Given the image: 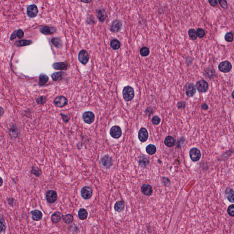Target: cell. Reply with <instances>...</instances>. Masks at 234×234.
<instances>
[{
  "label": "cell",
  "mask_w": 234,
  "mask_h": 234,
  "mask_svg": "<svg viewBox=\"0 0 234 234\" xmlns=\"http://www.w3.org/2000/svg\"><path fill=\"white\" fill-rule=\"evenodd\" d=\"M123 96L124 99L126 101L132 100L135 96L134 90L132 87L130 86H125L123 89Z\"/></svg>",
  "instance_id": "1"
},
{
  "label": "cell",
  "mask_w": 234,
  "mask_h": 234,
  "mask_svg": "<svg viewBox=\"0 0 234 234\" xmlns=\"http://www.w3.org/2000/svg\"><path fill=\"white\" fill-rule=\"evenodd\" d=\"M190 158L194 162L199 161L201 158V152L198 148H193L189 151Z\"/></svg>",
  "instance_id": "2"
},
{
  "label": "cell",
  "mask_w": 234,
  "mask_h": 234,
  "mask_svg": "<svg viewBox=\"0 0 234 234\" xmlns=\"http://www.w3.org/2000/svg\"><path fill=\"white\" fill-rule=\"evenodd\" d=\"M218 68L220 71L224 73H228L231 70L232 65L230 62L228 61H224L220 63Z\"/></svg>",
  "instance_id": "3"
},
{
  "label": "cell",
  "mask_w": 234,
  "mask_h": 234,
  "mask_svg": "<svg viewBox=\"0 0 234 234\" xmlns=\"http://www.w3.org/2000/svg\"><path fill=\"white\" fill-rule=\"evenodd\" d=\"M196 86L197 88L198 89V91L201 93H205L209 89L208 83L203 80L197 82Z\"/></svg>",
  "instance_id": "4"
},
{
  "label": "cell",
  "mask_w": 234,
  "mask_h": 234,
  "mask_svg": "<svg viewBox=\"0 0 234 234\" xmlns=\"http://www.w3.org/2000/svg\"><path fill=\"white\" fill-rule=\"evenodd\" d=\"M38 12L39 10L38 7L35 5H31L27 8V14L30 18H35L38 15Z\"/></svg>",
  "instance_id": "5"
},
{
  "label": "cell",
  "mask_w": 234,
  "mask_h": 234,
  "mask_svg": "<svg viewBox=\"0 0 234 234\" xmlns=\"http://www.w3.org/2000/svg\"><path fill=\"white\" fill-rule=\"evenodd\" d=\"M122 27V23L120 20L116 19L114 20L111 26L110 30L112 32L116 33L121 30Z\"/></svg>",
  "instance_id": "6"
},
{
  "label": "cell",
  "mask_w": 234,
  "mask_h": 234,
  "mask_svg": "<svg viewBox=\"0 0 234 234\" xmlns=\"http://www.w3.org/2000/svg\"><path fill=\"white\" fill-rule=\"evenodd\" d=\"M89 56V54L85 50H82L78 55V60L83 65H86L88 62Z\"/></svg>",
  "instance_id": "7"
},
{
  "label": "cell",
  "mask_w": 234,
  "mask_h": 234,
  "mask_svg": "<svg viewBox=\"0 0 234 234\" xmlns=\"http://www.w3.org/2000/svg\"><path fill=\"white\" fill-rule=\"evenodd\" d=\"M103 166L107 168H110L113 164V159L109 155H105L101 159Z\"/></svg>",
  "instance_id": "8"
},
{
  "label": "cell",
  "mask_w": 234,
  "mask_h": 234,
  "mask_svg": "<svg viewBox=\"0 0 234 234\" xmlns=\"http://www.w3.org/2000/svg\"><path fill=\"white\" fill-rule=\"evenodd\" d=\"M81 196L85 199H89L93 195L92 189L88 187H84L81 190Z\"/></svg>",
  "instance_id": "9"
},
{
  "label": "cell",
  "mask_w": 234,
  "mask_h": 234,
  "mask_svg": "<svg viewBox=\"0 0 234 234\" xmlns=\"http://www.w3.org/2000/svg\"><path fill=\"white\" fill-rule=\"evenodd\" d=\"M67 99L63 96H58L55 98L54 103L57 107H62L67 104Z\"/></svg>",
  "instance_id": "10"
},
{
  "label": "cell",
  "mask_w": 234,
  "mask_h": 234,
  "mask_svg": "<svg viewBox=\"0 0 234 234\" xmlns=\"http://www.w3.org/2000/svg\"><path fill=\"white\" fill-rule=\"evenodd\" d=\"M46 199L47 202L49 203H54L57 199L56 192L54 190H50L47 193Z\"/></svg>",
  "instance_id": "11"
},
{
  "label": "cell",
  "mask_w": 234,
  "mask_h": 234,
  "mask_svg": "<svg viewBox=\"0 0 234 234\" xmlns=\"http://www.w3.org/2000/svg\"><path fill=\"white\" fill-rule=\"evenodd\" d=\"M110 134L112 137L115 139H118L121 136L122 130L118 126H113L111 129Z\"/></svg>",
  "instance_id": "12"
},
{
  "label": "cell",
  "mask_w": 234,
  "mask_h": 234,
  "mask_svg": "<svg viewBox=\"0 0 234 234\" xmlns=\"http://www.w3.org/2000/svg\"><path fill=\"white\" fill-rule=\"evenodd\" d=\"M149 137L148 131L144 128L140 129L138 134L139 139L141 142H145L147 140Z\"/></svg>",
  "instance_id": "13"
},
{
  "label": "cell",
  "mask_w": 234,
  "mask_h": 234,
  "mask_svg": "<svg viewBox=\"0 0 234 234\" xmlns=\"http://www.w3.org/2000/svg\"><path fill=\"white\" fill-rule=\"evenodd\" d=\"M83 118L85 123L88 124H91L94 121L95 115L93 113L91 112H86L83 114Z\"/></svg>",
  "instance_id": "14"
},
{
  "label": "cell",
  "mask_w": 234,
  "mask_h": 234,
  "mask_svg": "<svg viewBox=\"0 0 234 234\" xmlns=\"http://www.w3.org/2000/svg\"><path fill=\"white\" fill-rule=\"evenodd\" d=\"M196 92V88L193 83H189L186 88V93L188 96L193 97Z\"/></svg>",
  "instance_id": "15"
},
{
  "label": "cell",
  "mask_w": 234,
  "mask_h": 234,
  "mask_svg": "<svg viewBox=\"0 0 234 234\" xmlns=\"http://www.w3.org/2000/svg\"><path fill=\"white\" fill-rule=\"evenodd\" d=\"M56 31V29L54 28L51 27L44 26L40 29V31L41 33L44 35H50L53 34Z\"/></svg>",
  "instance_id": "16"
},
{
  "label": "cell",
  "mask_w": 234,
  "mask_h": 234,
  "mask_svg": "<svg viewBox=\"0 0 234 234\" xmlns=\"http://www.w3.org/2000/svg\"><path fill=\"white\" fill-rule=\"evenodd\" d=\"M141 191L145 195L150 196L152 193V188L150 185L144 184L142 186Z\"/></svg>",
  "instance_id": "17"
},
{
  "label": "cell",
  "mask_w": 234,
  "mask_h": 234,
  "mask_svg": "<svg viewBox=\"0 0 234 234\" xmlns=\"http://www.w3.org/2000/svg\"><path fill=\"white\" fill-rule=\"evenodd\" d=\"M32 218L35 221H39L42 220L43 214L42 212L39 210H34L31 212Z\"/></svg>",
  "instance_id": "18"
},
{
  "label": "cell",
  "mask_w": 234,
  "mask_h": 234,
  "mask_svg": "<svg viewBox=\"0 0 234 234\" xmlns=\"http://www.w3.org/2000/svg\"><path fill=\"white\" fill-rule=\"evenodd\" d=\"M68 64L65 62L55 63L53 65V67L54 69L57 70H66L68 69Z\"/></svg>",
  "instance_id": "19"
},
{
  "label": "cell",
  "mask_w": 234,
  "mask_h": 234,
  "mask_svg": "<svg viewBox=\"0 0 234 234\" xmlns=\"http://www.w3.org/2000/svg\"><path fill=\"white\" fill-rule=\"evenodd\" d=\"M66 74L64 72H58L53 73L51 76L52 78L54 81H61L63 79Z\"/></svg>",
  "instance_id": "20"
},
{
  "label": "cell",
  "mask_w": 234,
  "mask_h": 234,
  "mask_svg": "<svg viewBox=\"0 0 234 234\" xmlns=\"http://www.w3.org/2000/svg\"><path fill=\"white\" fill-rule=\"evenodd\" d=\"M164 143L167 146L171 147L173 146L176 143V140L173 137L171 136H168L165 139Z\"/></svg>",
  "instance_id": "21"
},
{
  "label": "cell",
  "mask_w": 234,
  "mask_h": 234,
  "mask_svg": "<svg viewBox=\"0 0 234 234\" xmlns=\"http://www.w3.org/2000/svg\"><path fill=\"white\" fill-rule=\"evenodd\" d=\"M63 215L62 214L59 212H56L52 214L51 216V220L54 223H58L60 221L61 219L63 217Z\"/></svg>",
  "instance_id": "22"
},
{
  "label": "cell",
  "mask_w": 234,
  "mask_h": 234,
  "mask_svg": "<svg viewBox=\"0 0 234 234\" xmlns=\"http://www.w3.org/2000/svg\"><path fill=\"white\" fill-rule=\"evenodd\" d=\"M33 42L29 40H22L20 41H17L15 43V45L18 47L25 46H29L32 44Z\"/></svg>",
  "instance_id": "23"
},
{
  "label": "cell",
  "mask_w": 234,
  "mask_h": 234,
  "mask_svg": "<svg viewBox=\"0 0 234 234\" xmlns=\"http://www.w3.org/2000/svg\"><path fill=\"white\" fill-rule=\"evenodd\" d=\"M125 203L124 201H120L117 202L114 205V209L117 212H120L123 211L124 208Z\"/></svg>",
  "instance_id": "24"
},
{
  "label": "cell",
  "mask_w": 234,
  "mask_h": 234,
  "mask_svg": "<svg viewBox=\"0 0 234 234\" xmlns=\"http://www.w3.org/2000/svg\"><path fill=\"white\" fill-rule=\"evenodd\" d=\"M49 81L48 76L44 74H41L39 76V85L40 86H43L45 85Z\"/></svg>",
  "instance_id": "25"
},
{
  "label": "cell",
  "mask_w": 234,
  "mask_h": 234,
  "mask_svg": "<svg viewBox=\"0 0 234 234\" xmlns=\"http://www.w3.org/2000/svg\"><path fill=\"white\" fill-rule=\"evenodd\" d=\"M146 150L148 154L152 155L156 152V148L154 145L150 144L146 146Z\"/></svg>",
  "instance_id": "26"
},
{
  "label": "cell",
  "mask_w": 234,
  "mask_h": 234,
  "mask_svg": "<svg viewBox=\"0 0 234 234\" xmlns=\"http://www.w3.org/2000/svg\"><path fill=\"white\" fill-rule=\"evenodd\" d=\"M97 17L98 20L101 22H103L105 20L106 17V13L105 10L100 9L97 12Z\"/></svg>",
  "instance_id": "27"
},
{
  "label": "cell",
  "mask_w": 234,
  "mask_h": 234,
  "mask_svg": "<svg viewBox=\"0 0 234 234\" xmlns=\"http://www.w3.org/2000/svg\"><path fill=\"white\" fill-rule=\"evenodd\" d=\"M78 215L79 218L80 220H86L87 218L88 213L85 209H81L79 211Z\"/></svg>",
  "instance_id": "28"
},
{
  "label": "cell",
  "mask_w": 234,
  "mask_h": 234,
  "mask_svg": "<svg viewBox=\"0 0 234 234\" xmlns=\"http://www.w3.org/2000/svg\"><path fill=\"white\" fill-rule=\"evenodd\" d=\"M51 43L55 47H61L62 46V41L61 39L58 38H54L51 39Z\"/></svg>",
  "instance_id": "29"
},
{
  "label": "cell",
  "mask_w": 234,
  "mask_h": 234,
  "mask_svg": "<svg viewBox=\"0 0 234 234\" xmlns=\"http://www.w3.org/2000/svg\"><path fill=\"white\" fill-rule=\"evenodd\" d=\"M120 43L117 39H113L111 41L110 46L114 50H117L120 47Z\"/></svg>",
  "instance_id": "30"
},
{
  "label": "cell",
  "mask_w": 234,
  "mask_h": 234,
  "mask_svg": "<svg viewBox=\"0 0 234 234\" xmlns=\"http://www.w3.org/2000/svg\"><path fill=\"white\" fill-rule=\"evenodd\" d=\"M73 215L71 214H66L65 216H63V221H64L65 223L66 224H71L73 221Z\"/></svg>",
  "instance_id": "31"
},
{
  "label": "cell",
  "mask_w": 234,
  "mask_h": 234,
  "mask_svg": "<svg viewBox=\"0 0 234 234\" xmlns=\"http://www.w3.org/2000/svg\"><path fill=\"white\" fill-rule=\"evenodd\" d=\"M188 34L189 36L190 37V38L193 40H195L198 38V36L197 35L196 31H195L194 29H190L188 31Z\"/></svg>",
  "instance_id": "32"
},
{
  "label": "cell",
  "mask_w": 234,
  "mask_h": 234,
  "mask_svg": "<svg viewBox=\"0 0 234 234\" xmlns=\"http://www.w3.org/2000/svg\"><path fill=\"white\" fill-rule=\"evenodd\" d=\"M140 54L142 56L146 57L150 54V50L146 47L142 48L140 50Z\"/></svg>",
  "instance_id": "33"
},
{
  "label": "cell",
  "mask_w": 234,
  "mask_h": 234,
  "mask_svg": "<svg viewBox=\"0 0 234 234\" xmlns=\"http://www.w3.org/2000/svg\"><path fill=\"white\" fill-rule=\"evenodd\" d=\"M225 41L228 42H232L234 39V37L232 32H228L226 33L224 36Z\"/></svg>",
  "instance_id": "34"
},
{
  "label": "cell",
  "mask_w": 234,
  "mask_h": 234,
  "mask_svg": "<svg viewBox=\"0 0 234 234\" xmlns=\"http://www.w3.org/2000/svg\"><path fill=\"white\" fill-rule=\"evenodd\" d=\"M197 35V36L199 38H203L205 35V32L203 29L201 28H199L197 29L196 31Z\"/></svg>",
  "instance_id": "35"
},
{
  "label": "cell",
  "mask_w": 234,
  "mask_h": 234,
  "mask_svg": "<svg viewBox=\"0 0 234 234\" xmlns=\"http://www.w3.org/2000/svg\"><path fill=\"white\" fill-rule=\"evenodd\" d=\"M31 173L37 177H39L41 174V171L37 167H32Z\"/></svg>",
  "instance_id": "36"
},
{
  "label": "cell",
  "mask_w": 234,
  "mask_h": 234,
  "mask_svg": "<svg viewBox=\"0 0 234 234\" xmlns=\"http://www.w3.org/2000/svg\"><path fill=\"white\" fill-rule=\"evenodd\" d=\"M227 199L229 201L231 202V203H233L234 202V191L232 189H231L230 191H229V192L227 193Z\"/></svg>",
  "instance_id": "37"
},
{
  "label": "cell",
  "mask_w": 234,
  "mask_h": 234,
  "mask_svg": "<svg viewBox=\"0 0 234 234\" xmlns=\"http://www.w3.org/2000/svg\"><path fill=\"white\" fill-rule=\"evenodd\" d=\"M220 5L223 9H227L228 8V3L227 0H218Z\"/></svg>",
  "instance_id": "38"
},
{
  "label": "cell",
  "mask_w": 234,
  "mask_h": 234,
  "mask_svg": "<svg viewBox=\"0 0 234 234\" xmlns=\"http://www.w3.org/2000/svg\"><path fill=\"white\" fill-rule=\"evenodd\" d=\"M234 205L233 204L231 205V206L229 207L228 208L227 212L229 215H230L231 217H233L234 216Z\"/></svg>",
  "instance_id": "39"
},
{
  "label": "cell",
  "mask_w": 234,
  "mask_h": 234,
  "mask_svg": "<svg viewBox=\"0 0 234 234\" xmlns=\"http://www.w3.org/2000/svg\"><path fill=\"white\" fill-rule=\"evenodd\" d=\"M6 230V224L3 221H0V233H3Z\"/></svg>",
  "instance_id": "40"
},
{
  "label": "cell",
  "mask_w": 234,
  "mask_h": 234,
  "mask_svg": "<svg viewBox=\"0 0 234 234\" xmlns=\"http://www.w3.org/2000/svg\"><path fill=\"white\" fill-rule=\"evenodd\" d=\"M152 122L154 125L159 124L161 122V119L158 116H154L152 119Z\"/></svg>",
  "instance_id": "41"
},
{
  "label": "cell",
  "mask_w": 234,
  "mask_h": 234,
  "mask_svg": "<svg viewBox=\"0 0 234 234\" xmlns=\"http://www.w3.org/2000/svg\"><path fill=\"white\" fill-rule=\"evenodd\" d=\"M46 100V98L45 97H40L37 99V102L38 104H44Z\"/></svg>",
  "instance_id": "42"
},
{
  "label": "cell",
  "mask_w": 234,
  "mask_h": 234,
  "mask_svg": "<svg viewBox=\"0 0 234 234\" xmlns=\"http://www.w3.org/2000/svg\"><path fill=\"white\" fill-rule=\"evenodd\" d=\"M16 34H17V37L19 38V39H22L24 36V33L23 32V31L21 29L17 30L16 31Z\"/></svg>",
  "instance_id": "43"
},
{
  "label": "cell",
  "mask_w": 234,
  "mask_h": 234,
  "mask_svg": "<svg viewBox=\"0 0 234 234\" xmlns=\"http://www.w3.org/2000/svg\"><path fill=\"white\" fill-rule=\"evenodd\" d=\"M10 132L12 135L14 136L15 135H18V129L15 127H12L10 129Z\"/></svg>",
  "instance_id": "44"
},
{
  "label": "cell",
  "mask_w": 234,
  "mask_h": 234,
  "mask_svg": "<svg viewBox=\"0 0 234 234\" xmlns=\"http://www.w3.org/2000/svg\"><path fill=\"white\" fill-rule=\"evenodd\" d=\"M209 3L211 6L213 7L217 6V0H209Z\"/></svg>",
  "instance_id": "45"
},
{
  "label": "cell",
  "mask_w": 234,
  "mask_h": 234,
  "mask_svg": "<svg viewBox=\"0 0 234 234\" xmlns=\"http://www.w3.org/2000/svg\"><path fill=\"white\" fill-rule=\"evenodd\" d=\"M178 107L179 108H184L185 107V103L183 102H179L178 103Z\"/></svg>",
  "instance_id": "46"
},
{
  "label": "cell",
  "mask_w": 234,
  "mask_h": 234,
  "mask_svg": "<svg viewBox=\"0 0 234 234\" xmlns=\"http://www.w3.org/2000/svg\"><path fill=\"white\" fill-rule=\"evenodd\" d=\"M17 37V34H16V31H15L14 32L12 33V35H11V38H10V39H11V40H13L14 39H15Z\"/></svg>",
  "instance_id": "47"
},
{
  "label": "cell",
  "mask_w": 234,
  "mask_h": 234,
  "mask_svg": "<svg viewBox=\"0 0 234 234\" xmlns=\"http://www.w3.org/2000/svg\"><path fill=\"white\" fill-rule=\"evenodd\" d=\"M202 108L203 110H208V106L206 104H203L202 105Z\"/></svg>",
  "instance_id": "48"
},
{
  "label": "cell",
  "mask_w": 234,
  "mask_h": 234,
  "mask_svg": "<svg viewBox=\"0 0 234 234\" xmlns=\"http://www.w3.org/2000/svg\"><path fill=\"white\" fill-rule=\"evenodd\" d=\"M4 113V110L3 108L1 107H0V117H1L3 115Z\"/></svg>",
  "instance_id": "49"
},
{
  "label": "cell",
  "mask_w": 234,
  "mask_h": 234,
  "mask_svg": "<svg viewBox=\"0 0 234 234\" xmlns=\"http://www.w3.org/2000/svg\"><path fill=\"white\" fill-rule=\"evenodd\" d=\"M82 2H84L85 3H89L92 1V0H80Z\"/></svg>",
  "instance_id": "50"
},
{
  "label": "cell",
  "mask_w": 234,
  "mask_h": 234,
  "mask_svg": "<svg viewBox=\"0 0 234 234\" xmlns=\"http://www.w3.org/2000/svg\"><path fill=\"white\" fill-rule=\"evenodd\" d=\"M3 179L1 177H0V187H1V186L3 184Z\"/></svg>",
  "instance_id": "51"
}]
</instances>
